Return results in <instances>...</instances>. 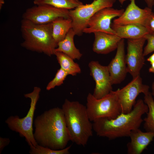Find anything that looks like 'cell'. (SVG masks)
Returning a JSON list of instances; mask_svg holds the SVG:
<instances>
[{
    "label": "cell",
    "instance_id": "cell-16",
    "mask_svg": "<svg viewBox=\"0 0 154 154\" xmlns=\"http://www.w3.org/2000/svg\"><path fill=\"white\" fill-rule=\"evenodd\" d=\"M131 141L127 145L129 154H140L153 140L154 132H143L138 128L132 130L129 136Z\"/></svg>",
    "mask_w": 154,
    "mask_h": 154
},
{
    "label": "cell",
    "instance_id": "cell-25",
    "mask_svg": "<svg viewBox=\"0 0 154 154\" xmlns=\"http://www.w3.org/2000/svg\"><path fill=\"white\" fill-rule=\"evenodd\" d=\"M145 37L147 43L143 49L144 56L154 51V34L149 33Z\"/></svg>",
    "mask_w": 154,
    "mask_h": 154
},
{
    "label": "cell",
    "instance_id": "cell-11",
    "mask_svg": "<svg viewBox=\"0 0 154 154\" xmlns=\"http://www.w3.org/2000/svg\"><path fill=\"white\" fill-rule=\"evenodd\" d=\"M146 40L145 37L127 39L125 61L128 73L133 78L140 76V71L145 64L143 46Z\"/></svg>",
    "mask_w": 154,
    "mask_h": 154
},
{
    "label": "cell",
    "instance_id": "cell-22",
    "mask_svg": "<svg viewBox=\"0 0 154 154\" xmlns=\"http://www.w3.org/2000/svg\"><path fill=\"white\" fill-rule=\"evenodd\" d=\"M144 101L148 108L147 116L143 119V127L147 132H154V100L151 92L145 94Z\"/></svg>",
    "mask_w": 154,
    "mask_h": 154
},
{
    "label": "cell",
    "instance_id": "cell-8",
    "mask_svg": "<svg viewBox=\"0 0 154 154\" xmlns=\"http://www.w3.org/2000/svg\"><path fill=\"white\" fill-rule=\"evenodd\" d=\"M149 86L143 84L140 76L132 80L122 88L116 90L121 109V113L131 112L135 104L136 99L140 93L144 94L149 92Z\"/></svg>",
    "mask_w": 154,
    "mask_h": 154
},
{
    "label": "cell",
    "instance_id": "cell-32",
    "mask_svg": "<svg viewBox=\"0 0 154 154\" xmlns=\"http://www.w3.org/2000/svg\"><path fill=\"white\" fill-rule=\"evenodd\" d=\"M4 4V0H0V9H1L3 5Z\"/></svg>",
    "mask_w": 154,
    "mask_h": 154
},
{
    "label": "cell",
    "instance_id": "cell-3",
    "mask_svg": "<svg viewBox=\"0 0 154 154\" xmlns=\"http://www.w3.org/2000/svg\"><path fill=\"white\" fill-rule=\"evenodd\" d=\"M62 109L69 132L70 141L85 146L93 135V125L86 106L77 101L66 99Z\"/></svg>",
    "mask_w": 154,
    "mask_h": 154
},
{
    "label": "cell",
    "instance_id": "cell-9",
    "mask_svg": "<svg viewBox=\"0 0 154 154\" xmlns=\"http://www.w3.org/2000/svg\"><path fill=\"white\" fill-rule=\"evenodd\" d=\"M69 10L48 5H36L27 9L23 15V19L37 24L51 23L57 18H70Z\"/></svg>",
    "mask_w": 154,
    "mask_h": 154
},
{
    "label": "cell",
    "instance_id": "cell-29",
    "mask_svg": "<svg viewBox=\"0 0 154 154\" xmlns=\"http://www.w3.org/2000/svg\"><path fill=\"white\" fill-rule=\"evenodd\" d=\"M147 60L149 62L150 64L154 62V53L147 58Z\"/></svg>",
    "mask_w": 154,
    "mask_h": 154
},
{
    "label": "cell",
    "instance_id": "cell-20",
    "mask_svg": "<svg viewBox=\"0 0 154 154\" xmlns=\"http://www.w3.org/2000/svg\"><path fill=\"white\" fill-rule=\"evenodd\" d=\"M54 55L56 56L60 68L68 75L75 76L81 73V69L79 65L70 57L62 52L56 51Z\"/></svg>",
    "mask_w": 154,
    "mask_h": 154
},
{
    "label": "cell",
    "instance_id": "cell-28",
    "mask_svg": "<svg viewBox=\"0 0 154 154\" xmlns=\"http://www.w3.org/2000/svg\"><path fill=\"white\" fill-rule=\"evenodd\" d=\"M147 7L152 9L154 5V0H144Z\"/></svg>",
    "mask_w": 154,
    "mask_h": 154
},
{
    "label": "cell",
    "instance_id": "cell-6",
    "mask_svg": "<svg viewBox=\"0 0 154 154\" xmlns=\"http://www.w3.org/2000/svg\"><path fill=\"white\" fill-rule=\"evenodd\" d=\"M86 108L90 121L101 118H116L121 113V108L116 91H112L104 97L97 99L89 93Z\"/></svg>",
    "mask_w": 154,
    "mask_h": 154
},
{
    "label": "cell",
    "instance_id": "cell-10",
    "mask_svg": "<svg viewBox=\"0 0 154 154\" xmlns=\"http://www.w3.org/2000/svg\"><path fill=\"white\" fill-rule=\"evenodd\" d=\"M124 11L123 9H115L112 7L100 10L91 18L83 33L90 34L101 32L116 35L111 27L112 20L120 16Z\"/></svg>",
    "mask_w": 154,
    "mask_h": 154
},
{
    "label": "cell",
    "instance_id": "cell-27",
    "mask_svg": "<svg viewBox=\"0 0 154 154\" xmlns=\"http://www.w3.org/2000/svg\"><path fill=\"white\" fill-rule=\"evenodd\" d=\"M10 140L9 138L0 137V154H1L4 148L10 143Z\"/></svg>",
    "mask_w": 154,
    "mask_h": 154
},
{
    "label": "cell",
    "instance_id": "cell-24",
    "mask_svg": "<svg viewBox=\"0 0 154 154\" xmlns=\"http://www.w3.org/2000/svg\"><path fill=\"white\" fill-rule=\"evenodd\" d=\"M68 75L66 72L60 68L58 70L54 78L47 85L46 90H49L56 86L61 85Z\"/></svg>",
    "mask_w": 154,
    "mask_h": 154
},
{
    "label": "cell",
    "instance_id": "cell-18",
    "mask_svg": "<svg viewBox=\"0 0 154 154\" xmlns=\"http://www.w3.org/2000/svg\"><path fill=\"white\" fill-rule=\"evenodd\" d=\"M75 34L72 28L68 31L64 38L57 44L55 51L62 52L73 60H79L82 54L75 46L74 38Z\"/></svg>",
    "mask_w": 154,
    "mask_h": 154
},
{
    "label": "cell",
    "instance_id": "cell-19",
    "mask_svg": "<svg viewBox=\"0 0 154 154\" xmlns=\"http://www.w3.org/2000/svg\"><path fill=\"white\" fill-rule=\"evenodd\" d=\"M53 37L57 43L63 40L72 28V21L70 18L59 17L52 23Z\"/></svg>",
    "mask_w": 154,
    "mask_h": 154
},
{
    "label": "cell",
    "instance_id": "cell-33",
    "mask_svg": "<svg viewBox=\"0 0 154 154\" xmlns=\"http://www.w3.org/2000/svg\"><path fill=\"white\" fill-rule=\"evenodd\" d=\"M127 0H118L119 2L121 5H123V4ZM129 0L130 1L131 0Z\"/></svg>",
    "mask_w": 154,
    "mask_h": 154
},
{
    "label": "cell",
    "instance_id": "cell-1",
    "mask_svg": "<svg viewBox=\"0 0 154 154\" xmlns=\"http://www.w3.org/2000/svg\"><path fill=\"white\" fill-rule=\"evenodd\" d=\"M34 137L37 144L52 149L66 147L70 141L62 108L54 107L44 111L34 121Z\"/></svg>",
    "mask_w": 154,
    "mask_h": 154
},
{
    "label": "cell",
    "instance_id": "cell-2",
    "mask_svg": "<svg viewBox=\"0 0 154 154\" xmlns=\"http://www.w3.org/2000/svg\"><path fill=\"white\" fill-rule=\"evenodd\" d=\"M148 111L144 100L139 99L129 113H121L113 119L101 118L93 121V130L99 137L110 140L129 137L132 130L139 128L143 121L142 116Z\"/></svg>",
    "mask_w": 154,
    "mask_h": 154
},
{
    "label": "cell",
    "instance_id": "cell-15",
    "mask_svg": "<svg viewBox=\"0 0 154 154\" xmlns=\"http://www.w3.org/2000/svg\"><path fill=\"white\" fill-rule=\"evenodd\" d=\"M92 50L95 52L107 54L117 49L121 39L117 35L101 32L94 33Z\"/></svg>",
    "mask_w": 154,
    "mask_h": 154
},
{
    "label": "cell",
    "instance_id": "cell-4",
    "mask_svg": "<svg viewBox=\"0 0 154 154\" xmlns=\"http://www.w3.org/2000/svg\"><path fill=\"white\" fill-rule=\"evenodd\" d=\"M21 30L23 39L22 47L49 56L54 54L57 43L53 37L51 23L37 24L23 19Z\"/></svg>",
    "mask_w": 154,
    "mask_h": 154
},
{
    "label": "cell",
    "instance_id": "cell-17",
    "mask_svg": "<svg viewBox=\"0 0 154 154\" xmlns=\"http://www.w3.org/2000/svg\"><path fill=\"white\" fill-rule=\"evenodd\" d=\"M111 27L121 39H133L144 37L149 33L146 28L140 24L120 25L111 23Z\"/></svg>",
    "mask_w": 154,
    "mask_h": 154
},
{
    "label": "cell",
    "instance_id": "cell-31",
    "mask_svg": "<svg viewBox=\"0 0 154 154\" xmlns=\"http://www.w3.org/2000/svg\"><path fill=\"white\" fill-rule=\"evenodd\" d=\"M151 94L153 96H154V81H153L151 86Z\"/></svg>",
    "mask_w": 154,
    "mask_h": 154
},
{
    "label": "cell",
    "instance_id": "cell-30",
    "mask_svg": "<svg viewBox=\"0 0 154 154\" xmlns=\"http://www.w3.org/2000/svg\"><path fill=\"white\" fill-rule=\"evenodd\" d=\"M151 66L149 69V72L154 73V62L151 64Z\"/></svg>",
    "mask_w": 154,
    "mask_h": 154
},
{
    "label": "cell",
    "instance_id": "cell-13",
    "mask_svg": "<svg viewBox=\"0 0 154 154\" xmlns=\"http://www.w3.org/2000/svg\"><path fill=\"white\" fill-rule=\"evenodd\" d=\"M125 58L124 40L121 39L114 57L107 66L112 85L121 83L128 73Z\"/></svg>",
    "mask_w": 154,
    "mask_h": 154
},
{
    "label": "cell",
    "instance_id": "cell-14",
    "mask_svg": "<svg viewBox=\"0 0 154 154\" xmlns=\"http://www.w3.org/2000/svg\"><path fill=\"white\" fill-rule=\"evenodd\" d=\"M130 1L122 14L114 19L113 23L120 25L136 23L143 25L152 12L151 9L148 7L141 9L136 4L135 0Z\"/></svg>",
    "mask_w": 154,
    "mask_h": 154
},
{
    "label": "cell",
    "instance_id": "cell-5",
    "mask_svg": "<svg viewBox=\"0 0 154 154\" xmlns=\"http://www.w3.org/2000/svg\"><path fill=\"white\" fill-rule=\"evenodd\" d=\"M40 91V88L35 86L32 92L24 95L25 97L31 100L30 107L25 116L21 118L17 115L11 116L5 121L10 129L19 133L21 137L25 138L30 148L35 147L38 144L34 137L33 124L34 113Z\"/></svg>",
    "mask_w": 154,
    "mask_h": 154
},
{
    "label": "cell",
    "instance_id": "cell-12",
    "mask_svg": "<svg viewBox=\"0 0 154 154\" xmlns=\"http://www.w3.org/2000/svg\"><path fill=\"white\" fill-rule=\"evenodd\" d=\"M90 75L95 83L93 96L100 98L112 91L111 78L107 66L101 65L96 61H92L88 64Z\"/></svg>",
    "mask_w": 154,
    "mask_h": 154
},
{
    "label": "cell",
    "instance_id": "cell-26",
    "mask_svg": "<svg viewBox=\"0 0 154 154\" xmlns=\"http://www.w3.org/2000/svg\"><path fill=\"white\" fill-rule=\"evenodd\" d=\"M143 25L146 28L149 33L154 34V13L152 12L144 22Z\"/></svg>",
    "mask_w": 154,
    "mask_h": 154
},
{
    "label": "cell",
    "instance_id": "cell-7",
    "mask_svg": "<svg viewBox=\"0 0 154 154\" xmlns=\"http://www.w3.org/2000/svg\"><path fill=\"white\" fill-rule=\"evenodd\" d=\"M116 0H94L91 3L83 4L70 10L69 15L72 21V28L75 35H81L91 18L101 9L112 7Z\"/></svg>",
    "mask_w": 154,
    "mask_h": 154
},
{
    "label": "cell",
    "instance_id": "cell-23",
    "mask_svg": "<svg viewBox=\"0 0 154 154\" xmlns=\"http://www.w3.org/2000/svg\"><path fill=\"white\" fill-rule=\"evenodd\" d=\"M71 145L62 149L55 150L44 147L37 144L35 147L30 148L31 154H69Z\"/></svg>",
    "mask_w": 154,
    "mask_h": 154
},
{
    "label": "cell",
    "instance_id": "cell-21",
    "mask_svg": "<svg viewBox=\"0 0 154 154\" xmlns=\"http://www.w3.org/2000/svg\"><path fill=\"white\" fill-rule=\"evenodd\" d=\"M33 3L35 5H48L69 10L83 4L79 0H34Z\"/></svg>",
    "mask_w": 154,
    "mask_h": 154
}]
</instances>
